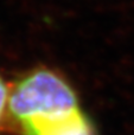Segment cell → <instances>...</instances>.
I'll use <instances>...</instances> for the list:
<instances>
[{"instance_id":"obj_1","label":"cell","mask_w":134,"mask_h":135,"mask_svg":"<svg viewBox=\"0 0 134 135\" xmlns=\"http://www.w3.org/2000/svg\"><path fill=\"white\" fill-rule=\"evenodd\" d=\"M12 116L21 123L33 116H51L78 108L74 90L46 69L31 72L17 83L8 97Z\"/></svg>"},{"instance_id":"obj_2","label":"cell","mask_w":134,"mask_h":135,"mask_svg":"<svg viewBox=\"0 0 134 135\" xmlns=\"http://www.w3.org/2000/svg\"><path fill=\"white\" fill-rule=\"evenodd\" d=\"M20 124L27 135H95L80 108L51 116H33Z\"/></svg>"},{"instance_id":"obj_3","label":"cell","mask_w":134,"mask_h":135,"mask_svg":"<svg viewBox=\"0 0 134 135\" xmlns=\"http://www.w3.org/2000/svg\"><path fill=\"white\" fill-rule=\"evenodd\" d=\"M7 102V89L5 86L4 82L0 78V120L2 117V114H4V109L5 105H6Z\"/></svg>"}]
</instances>
